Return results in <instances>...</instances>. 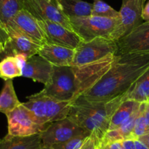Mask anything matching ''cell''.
I'll return each instance as SVG.
<instances>
[{
  "mask_svg": "<svg viewBox=\"0 0 149 149\" xmlns=\"http://www.w3.org/2000/svg\"><path fill=\"white\" fill-rule=\"evenodd\" d=\"M148 67L149 52L116 55L108 70L81 97L91 102L113 100L126 94Z\"/></svg>",
  "mask_w": 149,
  "mask_h": 149,
  "instance_id": "1",
  "label": "cell"
},
{
  "mask_svg": "<svg viewBox=\"0 0 149 149\" xmlns=\"http://www.w3.org/2000/svg\"><path fill=\"white\" fill-rule=\"evenodd\" d=\"M127 93L102 102L88 101L79 97L72 103L67 117L101 141L108 130L113 113L127 99Z\"/></svg>",
  "mask_w": 149,
  "mask_h": 149,
  "instance_id": "2",
  "label": "cell"
},
{
  "mask_svg": "<svg viewBox=\"0 0 149 149\" xmlns=\"http://www.w3.org/2000/svg\"><path fill=\"white\" fill-rule=\"evenodd\" d=\"M86 90L81 66H54L50 83L41 90L43 94L60 101L72 103Z\"/></svg>",
  "mask_w": 149,
  "mask_h": 149,
  "instance_id": "3",
  "label": "cell"
},
{
  "mask_svg": "<svg viewBox=\"0 0 149 149\" xmlns=\"http://www.w3.org/2000/svg\"><path fill=\"white\" fill-rule=\"evenodd\" d=\"M27 100L28 101L23 104L40 124H49L67 118L72 104L70 102L52 98L41 91L27 97Z\"/></svg>",
  "mask_w": 149,
  "mask_h": 149,
  "instance_id": "4",
  "label": "cell"
},
{
  "mask_svg": "<svg viewBox=\"0 0 149 149\" xmlns=\"http://www.w3.org/2000/svg\"><path fill=\"white\" fill-rule=\"evenodd\" d=\"M72 30L83 41H89L96 37H107L113 32L118 23V18L88 15L69 18Z\"/></svg>",
  "mask_w": 149,
  "mask_h": 149,
  "instance_id": "5",
  "label": "cell"
},
{
  "mask_svg": "<svg viewBox=\"0 0 149 149\" xmlns=\"http://www.w3.org/2000/svg\"><path fill=\"white\" fill-rule=\"evenodd\" d=\"M116 41L107 37H96L81 41L74 49L72 66H81L99 61L109 55H116Z\"/></svg>",
  "mask_w": 149,
  "mask_h": 149,
  "instance_id": "6",
  "label": "cell"
},
{
  "mask_svg": "<svg viewBox=\"0 0 149 149\" xmlns=\"http://www.w3.org/2000/svg\"><path fill=\"white\" fill-rule=\"evenodd\" d=\"M8 134L12 136H30L42 133L49 124H40L34 119L32 113L23 102L6 114Z\"/></svg>",
  "mask_w": 149,
  "mask_h": 149,
  "instance_id": "7",
  "label": "cell"
},
{
  "mask_svg": "<svg viewBox=\"0 0 149 149\" xmlns=\"http://www.w3.org/2000/svg\"><path fill=\"white\" fill-rule=\"evenodd\" d=\"M0 41L3 45V52L1 55L4 58L17 55H24L29 58L38 54L41 46L7 26L0 29Z\"/></svg>",
  "mask_w": 149,
  "mask_h": 149,
  "instance_id": "8",
  "label": "cell"
},
{
  "mask_svg": "<svg viewBox=\"0 0 149 149\" xmlns=\"http://www.w3.org/2000/svg\"><path fill=\"white\" fill-rule=\"evenodd\" d=\"M146 0H122L118 23L109 39L118 41L132 29L141 24L142 12Z\"/></svg>",
  "mask_w": 149,
  "mask_h": 149,
  "instance_id": "9",
  "label": "cell"
},
{
  "mask_svg": "<svg viewBox=\"0 0 149 149\" xmlns=\"http://www.w3.org/2000/svg\"><path fill=\"white\" fill-rule=\"evenodd\" d=\"M42 146H54L81 134H90L70 118L51 123L40 133Z\"/></svg>",
  "mask_w": 149,
  "mask_h": 149,
  "instance_id": "10",
  "label": "cell"
},
{
  "mask_svg": "<svg viewBox=\"0 0 149 149\" xmlns=\"http://www.w3.org/2000/svg\"><path fill=\"white\" fill-rule=\"evenodd\" d=\"M23 2L24 9L37 20L53 21L72 30L69 18L54 0H23Z\"/></svg>",
  "mask_w": 149,
  "mask_h": 149,
  "instance_id": "11",
  "label": "cell"
},
{
  "mask_svg": "<svg viewBox=\"0 0 149 149\" xmlns=\"http://www.w3.org/2000/svg\"><path fill=\"white\" fill-rule=\"evenodd\" d=\"M45 37L46 43L60 45L70 49H75L82 41L81 37L72 30L50 21L37 20Z\"/></svg>",
  "mask_w": 149,
  "mask_h": 149,
  "instance_id": "12",
  "label": "cell"
},
{
  "mask_svg": "<svg viewBox=\"0 0 149 149\" xmlns=\"http://www.w3.org/2000/svg\"><path fill=\"white\" fill-rule=\"evenodd\" d=\"M116 55L149 52V21L141 23L116 41Z\"/></svg>",
  "mask_w": 149,
  "mask_h": 149,
  "instance_id": "13",
  "label": "cell"
},
{
  "mask_svg": "<svg viewBox=\"0 0 149 149\" xmlns=\"http://www.w3.org/2000/svg\"><path fill=\"white\" fill-rule=\"evenodd\" d=\"M6 26L27 37L37 45H42L46 43L44 33L37 20L26 10H20Z\"/></svg>",
  "mask_w": 149,
  "mask_h": 149,
  "instance_id": "14",
  "label": "cell"
},
{
  "mask_svg": "<svg viewBox=\"0 0 149 149\" xmlns=\"http://www.w3.org/2000/svg\"><path fill=\"white\" fill-rule=\"evenodd\" d=\"M53 71L54 66L38 54L27 58L21 64V76L41 83L44 86L50 83Z\"/></svg>",
  "mask_w": 149,
  "mask_h": 149,
  "instance_id": "15",
  "label": "cell"
},
{
  "mask_svg": "<svg viewBox=\"0 0 149 149\" xmlns=\"http://www.w3.org/2000/svg\"><path fill=\"white\" fill-rule=\"evenodd\" d=\"M38 55L55 67L72 66L74 49L45 43L40 47Z\"/></svg>",
  "mask_w": 149,
  "mask_h": 149,
  "instance_id": "16",
  "label": "cell"
},
{
  "mask_svg": "<svg viewBox=\"0 0 149 149\" xmlns=\"http://www.w3.org/2000/svg\"><path fill=\"white\" fill-rule=\"evenodd\" d=\"M42 146L40 133L24 137L8 134L0 140V149H40Z\"/></svg>",
  "mask_w": 149,
  "mask_h": 149,
  "instance_id": "17",
  "label": "cell"
},
{
  "mask_svg": "<svg viewBox=\"0 0 149 149\" xmlns=\"http://www.w3.org/2000/svg\"><path fill=\"white\" fill-rule=\"evenodd\" d=\"M68 18L91 15L92 4L83 0H54Z\"/></svg>",
  "mask_w": 149,
  "mask_h": 149,
  "instance_id": "18",
  "label": "cell"
},
{
  "mask_svg": "<svg viewBox=\"0 0 149 149\" xmlns=\"http://www.w3.org/2000/svg\"><path fill=\"white\" fill-rule=\"evenodd\" d=\"M140 104L141 102L129 99L124 100L112 116L108 130H116L122 125L138 110Z\"/></svg>",
  "mask_w": 149,
  "mask_h": 149,
  "instance_id": "19",
  "label": "cell"
},
{
  "mask_svg": "<svg viewBox=\"0 0 149 149\" xmlns=\"http://www.w3.org/2000/svg\"><path fill=\"white\" fill-rule=\"evenodd\" d=\"M21 104L14 88L12 79L5 81V84L0 92V112L8 113Z\"/></svg>",
  "mask_w": 149,
  "mask_h": 149,
  "instance_id": "20",
  "label": "cell"
},
{
  "mask_svg": "<svg viewBox=\"0 0 149 149\" xmlns=\"http://www.w3.org/2000/svg\"><path fill=\"white\" fill-rule=\"evenodd\" d=\"M127 99L139 102L149 100V67L127 91Z\"/></svg>",
  "mask_w": 149,
  "mask_h": 149,
  "instance_id": "21",
  "label": "cell"
},
{
  "mask_svg": "<svg viewBox=\"0 0 149 149\" xmlns=\"http://www.w3.org/2000/svg\"><path fill=\"white\" fill-rule=\"evenodd\" d=\"M23 9V0H0V29Z\"/></svg>",
  "mask_w": 149,
  "mask_h": 149,
  "instance_id": "22",
  "label": "cell"
},
{
  "mask_svg": "<svg viewBox=\"0 0 149 149\" xmlns=\"http://www.w3.org/2000/svg\"><path fill=\"white\" fill-rule=\"evenodd\" d=\"M22 75L21 67L15 56H6L0 61V78L5 81Z\"/></svg>",
  "mask_w": 149,
  "mask_h": 149,
  "instance_id": "23",
  "label": "cell"
},
{
  "mask_svg": "<svg viewBox=\"0 0 149 149\" xmlns=\"http://www.w3.org/2000/svg\"><path fill=\"white\" fill-rule=\"evenodd\" d=\"M92 5L91 15L109 18H119V12L116 10L102 0H95Z\"/></svg>",
  "mask_w": 149,
  "mask_h": 149,
  "instance_id": "24",
  "label": "cell"
},
{
  "mask_svg": "<svg viewBox=\"0 0 149 149\" xmlns=\"http://www.w3.org/2000/svg\"><path fill=\"white\" fill-rule=\"evenodd\" d=\"M147 125H146V120L144 116V102H141L139 109L138 114L134 122V129L132 132V139L137 140L141 136L148 134Z\"/></svg>",
  "mask_w": 149,
  "mask_h": 149,
  "instance_id": "25",
  "label": "cell"
},
{
  "mask_svg": "<svg viewBox=\"0 0 149 149\" xmlns=\"http://www.w3.org/2000/svg\"><path fill=\"white\" fill-rule=\"evenodd\" d=\"M90 134H81L76 136L63 143L51 146L55 149H79L84 144L86 139Z\"/></svg>",
  "mask_w": 149,
  "mask_h": 149,
  "instance_id": "26",
  "label": "cell"
},
{
  "mask_svg": "<svg viewBox=\"0 0 149 149\" xmlns=\"http://www.w3.org/2000/svg\"><path fill=\"white\" fill-rule=\"evenodd\" d=\"M100 141L93 134H90L79 149H99Z\"/></svg>",
  "mask_w": 149,
  "mask_h": 149,
  "instance_id": "27",
  "label": "cell"
},
{
  "mask_svg": "<svg viewBox=\"0 0 149 149\" xmlns=\"http://www.w3.org/2000/svg\"><path fill=\"white\" fill-rule=\"evenodd\" d=\"M99 149H124V148L122 141H116L100 144Z\"/></svg>",
  "mask_w": 149,
  "mask_h": 149,
  "instance_id": "28",
  "label": "cell"
},
{
  "mask_svg": "<svg viewBox=\"0 0 149 149\" xmlns=\"http://www.w3.org/2000/svg\"><path fill=\"white\" fill-rule=\"evenodd\" d=\"M123 148L124 149H136L134 140L133 139H127L122 141Z\"/></svg>",
  "mask_w": 149,
  "mask_h": 149,
  "instance_id": "29",
  "label": "cell"
},
{
  "mask_svg": "<svg viewBox=\"0 0 149 149\" xmlns=\"http://www.w3.org/2000/svg\"><path fill=\"white\" fill-rule=\"evenodd\" d=\"M144 116L149 133V101L144 102Z\"/></svg>",
  "mask_w": 149,
  "mask_h": 149,
  "instance_id": "30",
  "label": "cell"
},
{
  "mask_svg": "<svg viewBox=\"0 0 149 149\" xmlns=\"http://www.w3.org/2000/svg\"><path fill=\"white\" fill-rule=\"evenodd\" d=\"M142 19L145 21H149V0L144 5L142 12Z\"/></svg>",
  "mask_w": 149,
  "mask_h": 149,
  "instance_id": "31",
  "label": "cell"
},
{
  "mask_svg": "<svg viewBox=\"0 0 149 149\" xmlns=\"http://www.w3.org/2000/svg\"><path fill=\"white\" fill-rule=\"evenodd\" d=\"M137 140H140V142H142L143 144L146 145V146L149 148V133L141 136V137H140L138 139H137Z\"/></svg>",
  "mask_w": 149,
  "mask_h": 149,
  "instance_id": "32",
  "label": "cell"
},
{
  "mask_svg": "<svg viewBox=\"0 0 149 149\" xmlns=\"http://www.w3.org/2000/svg\"><path fill=\"white\" fill-rule=\"evenodd\" d=\"M134 144H135L136 149H149L146 145L138 140H134Z\"/></svg>",
  "mask_w": 149,
  "mask_h": 149,
  "instance_id": "33",
  "label": "cell"
},
{
  "mask_svg": "<svg viewBox=\"0 0 149 149\" xmlns=\"http://www.w3.org/2000/svg\"><path fill=\"white\" fill-rule=\"evenodd\" d=\"M40 149H55L51 146H42V147Z\"/></svg>",
  "mask_w": 149,
  "mask_h": 149,
  "instance_id": "34",
  "label": "cell"
},
{
  "mask_svg": "<svg viewBox=\"0 0 149 149\" xmlns=\"http://www.w3.org/2000/svg\"><path fill=\"white\" fill-rule=\"evenodd\" d=\"M3 52V45H2V42L0 41V54H2Z\"/></svg>",
  "mask_w": 149,
  "mask_h": 149,
  "instance_id": "35",
  "label": "cell"
},
{
  "mask_svg": "<svg viewBox=\"0 0 149 149\" xmlns=\"http://www.w3.org/2000/svg\"><path fill=\"white\" fill-rule=\"evenodd\" d=\"M94 1H95V0H94Z\"/></svg>",
  "mask_w": 149,
  "mask_h": 149,
  "instance_id": "36",
  "label": "cell"
},
{
  "mask_svg": "<svg viewBox=\"0 0 149 149\" xmlns=\"http://www.w3.org/2000/svg\"><path fill=\"white\" fill-rule=\"evenodd\" d=\"M148 101H149V100H148Z\"/></svg>",
  "mask_w": 149,
  "mask_h": 149,
  "instance_id": "37",
  "label": "cell"
}]
</instances>
